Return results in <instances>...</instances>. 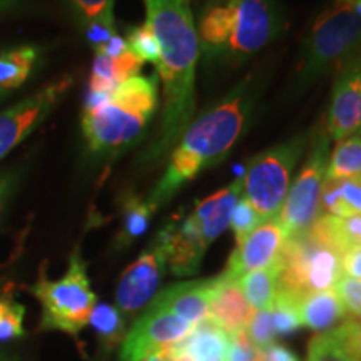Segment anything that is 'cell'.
Wrapping results in <instances>:
<instances>
[{"label": "cell", "instance_id": "816d5d0a", "mask_svg": "<svg viewBox=\"0 0 361 361\" xmlns=\"http://www.w3.org/2000/svg\"><path fill=\"white\" fill-rule=\"evenodd\" d=\"M0 361H2V360H0Z\"/></svg>", "mask_w": 361, "mask_h": 361}, {"label": "cell", "instance_id": "f907efd6", "mask_svg": "<svg viewBox=\"0 0 361 361\" xmlns=\"http://www.w3.org/2000/svg\"><path fill=\"white\" fill-rule=\"evenodd\" d=\"M0 101H2V99H0Z\"/></svg>", "mask_w": 361, "mask_h": 361}, {"label": "cell", "instance_id": "4fadbf2b", "mask_svg": "<svg viewBox=\"0 0 361 361\" xmlns=\"http://www.w3.org/2000/svg\"><path fill=\"white\" fill-rule=\"evenodd\" d=\"M284 231L278 218H271L261 223L258 228L238 245L229 256L228 266L223 271L224 276L239 279L251 271L268 268L279 258L284 245Z\"/></svg>", "mask_w": 361, "mask_h": 361}, {"label": "cell", "instance_id": "e575fe53", "mask_svg": "<svg viewBox=\"0 0 361 361\" xmlns=\"http://www.w3.org/2000/svg\"><path fill=\"white\" fill-rule=\"evenodd\" d=\"M116 34L117 30L114 24V13L99 17L96 20H90L87 24H84V37L90 47L94 49V52L102 49Z\"/></svg>", "mask_w": 361, "mask_h": 361}, {"label": "cell", "instance_id": "30bf717a", "mask_svg": "<svg viewBox=\"0 0 361 361\" xmlns=\"http://www.w3.org/2000/svg\"><path fill=\"white\" fill-rule=\"evenodd\" d=\"M194 324L161 308L151 301V306L135 319L129 333L121 343V361H142L149 355L178 345L192 333Z\"/></svg>", "mask_w": 361, "mask_h": 361}, {"label": "cell", "instance_id": "83f0119b", "mask_svg": "<svg viewBox=\"0 0 361 361\" xmlns=\"http://www.w3.org/2000/svg\"><path fill=\"white\" fill-rule=\"evenodd\" d=\"M279 271H281V264H279L278 258L276 263L268 266V268L251 271V273H247L238 279L239 286H241L246 300L250 301L252 308L264 311L273 306L274 296H276Z\"/></svg>", "mask_w": 361, "mask_h": 361}, {"label": "cell", "instance_id": "ffe728a7", "mask_svg": "<svg viewBox=\"0 0 361 361\" xmlns=\"http://www.w3.org/2000/svg\"><path fill=\"white\" fill-rule=\"evenodd\" d=\"M234 0H211L201 12L200 32L202 49L209 57L223 56L234 29Z\"/></svg>", "mask_w": 361, "mask_h": 361}, {"label": "cell", "instance_id": "1f68e13d", "mask_svg": "<svg viewBox=\"0 0 361 361\" xmlns=\"http://www.w3.org/2000/svg\"><path fill=\"white\" fill-rule=\"evenodd\" d=\"M126 42H128L129 51L141 59L142 62H151V64L157 66L161 59V47L154 32L146 22L141 25L130 27Z\"/></svg>", "mask_w": 361, "mask_h": 361}, {"label": "cell", "instance_id": "8992f818", "mask_svg": "<svg viewBox=\"0 0 361 361\" xmlns=\"http://www.w3.org/2000/svg\"><path fill=\"white\" fill-rule=\"evenodd\" d=\"M361 49V20L343 4L333 6L316 17L305 44L301 79L313 82L341 62L350 61Z\"/></svg>", "mask_w": 361, "mask_h": 361}, {"label": "cell", "instance_id": "603a6c76", "mask_svg": "<svg viewBox=\"0 0 361 361\" xmlns=\"http://www.w3.org/2000/svg\"><path fill=\"white\" fill-rule=\"evenodd\" d=\"M39 61L40 49L35 45H17L0 52V99L24 85Z\"/></svg>", "mask_w": 361, "mask_h": 361}, {"label": "cell", "instance_id": "cb8c5ba5", "mask_svg": "<svg viewBox=\"0 0 361 361\" xmlns=\"http://www.w3.org/2000/svg\"><path fill=\"white\" fill-rule=\"evenodd\" d=\"M298 310H300L301 324L316 333L331 329L346 314L345 306H343L340 296L336 295L335 288L306 296Z\"/></svg>", "mask_w": 361, "mask_h": 361}, {"label": "cell", "instance_id": "f546056e", "mask_svg": "<svg viewBox=\"0 0 361 361\" xmlns=\"http://www.w3.org/2000/svg\"><path fill=\"white\" fill-rule=\"evenodd\" d=\"M89 324L94 328L102 346L111 351L126 338V319L117 306L97 303L90 314Z\"/></svg>", "mask_w": 361, "mask_h": 361}, {"label": "cell", "instance_id": "9c48e42d", "mask_svg": "<svg viewBox=\"0 0 361 361\" xmlns=\"http://www.w3.org/2000/svg\"><path fill=\"white\" fill-rule=\"evenodd\" d=\"M234 29L223 56L233 61L264 49L284 29V12L278 0H234Z\"/></svg>", "mask_w": 361, "mask_h": 361}, {"label": "cell", "instance_id": "681fc988", "mask_svg": "<svg viewBox=\"0 0 361 361\" xmlns=\"http://www.w3.org/2000/svg\"><path fill=\"white\" fill-rule=\"evenodd\" d=\"M360 139H361V129H360Z\"/></svg>", "mask_w": 361, "mask_h": 361}, {"label": "cell", "instance_id": "4dcf8cb0", "mask_svg": "<svg viewBox=\"0 0 361 361\" xmlns=\"http://www.w3.org/2000/svg\"><path fill=\"white\" fill-rule=\"evenodd\" d=\"M271 324H273L274 335L288 336L298 331L303 324H301L300 310L295 301L290 298L278 295L274 296V303L269 308Z\"/></svg>", "mask_w": 361, "mask_h": 361}, {"label": "cell", "instance_id": "e0dca14e", "mask_svg": "<svg viewBox=\"0 0 361 361\" xmlns=\"http://www.w3.org/2000/svg\"><path fill=\"white\" fill-rule=\"evenodd\" d=\"M211 284H213V279L171 284L166 290L157 293L152 303L196 326L209 319Z\"/></svg>", "mask_w": 361, "mask_h": 361}, {"label": "cell", "instance_id": "2e32d148", "mask_svg": "<svg viewBox=\"0 0 361 361\" xmlns=\"http://www.w3.org/2000/svg\"><path fill=\"white\" fill-rule=\"evenodd\" d=\"M255 308L246 300L238 279L224 276L213 278L209 291V319L223 328L228 335L245 331L250 324Z\"/></svg>", "mask_w": 361, "mask_h": 361}, {"label": "cell", "instance_id": "d6986e66", "mask_svg": "<svg viewBox=\"0 0 361 361\" xmlns=\"http://www.w3.org/2000/svg\"><path fill=\"white\" fill-rule=\"evenodd\" d=\"M360 341L361 324L356 319H345L311 338L306 361H361Z\"/></svg>", "mask_w": 361, "mask_h": 361}, {"label": "cell", "instance_id": "d4e9b609", "mask_svg": "<svg viewBox=\"0 0 361 361\" xmlns=\"http://www.w3.org/2000/svg\"><path fill=\"white\" fill-rule=\"evenodd\" d=\"M319 214L338 218L361 214V176L341 180H324L319 196Z\"/></svg>", "mask_w": 361, "mask_h": 361}, {"label": "cell", "instance_id": "7dc6e473", "mask_svg": "<svg viewBox=\"0 0 361 361\" xmlns=\"http://www.w3.org/2000/svg\"><path fill=\"white\" fill-rule=\"evenodd\" d=\"M142 361H164L161 353H154V355H149L147 358H144Z\"/></svg>", "mask_w": 361, "mask_h": 361}, {"label": "cell", "instance_id": "7a4b0ae2", "mask_svg": "<svg viewBox=\"0 0 361 361\" xmlns=\"http://www.w3.org/2000/svg\"><path fill=\"white\" fill-rule=\"evenodd\" d=\"M251 112L252 90L250 80H243L186 129L169 157L164 176L147 197L151 204H166L202 169L223 161L245 133Z\"/></svg>", "mask_w": 361, "mask_h": 361}, {"label": "cell", "instance_id": "7bdbcfd3", "mask_svg": "<svg viewBox=\"0 0 361 361\" xmlns=\"http://www.w3.org/2000/svg\"><path fill=\"white\" fill-rule=\"evenodd\" d=\"M161 355L162 358H164V361H196L186 350L180 348L179 345H174L168 350L161 351Z\"/></svg>", "mask_w": 361, "mask_h": 361}, {"label": "cell", "instance_id": "277c9868", "mask_svg": "<svg viewBox=\"0 0 361 361\" xmlns=\"http://www.w3.org/2000/svg\"><path fill=\"white\" fill-rule=\"evenodd\" d=\"M276 293L300 303L313 293L333 290L343 276V256L310 233L286 238L279 252Z\"/></svg>", "mask_w": 361, "mask_h": 361}, {"label": "cell", "instance_id": "6da1fadb", "mask_svg": "<svg viewBox=\"0 0 361 361\" xmlns=\"http://www.w3.org/2000/svg\"><path fill=\"white\" fill-rule=\"evenodd\" d=\"M146 24L161 47L157 75L164 87L159 134L146 157L156 159L180 141L196 111V66L200 39L191 0H142Z\"/></svg>", "mask_w": 361, "mask_h": 361}, {"label": "cell", "instance_id": "52a82bcc", "mask_svg": "<svg viewBox=\"0 0 361 361\" xmlns=\"http://www.w3.org/2000/svg\"><path fill=\"white\" fill-rule=\"evenodd\" d=\"M306 142L308 135H296L291 141L278 144L252 157L246 166L243 191L246 200L258 211L263 223L276 218L281 211L290 191L291 174L303 154Z\"/></svg>", "mask_w": 361, "mask_h": 361}, {"label": "cell", "instance_id": "8fae6325", "mask_svg": "<svg viewBox=\"0 0 361 361\" xmlns=\"http://www.w3.org/2000/svg\"><path fill=\"white\" fill-rule=\"evenodd\" d=\"M71 85V78H62L0 111V159L24 142L47 119Z\"/></svg>", "mask_w": 361, "mask_h": 361}, {"label": "cell", "instance_id": "c3c4849f", "mask_svg": "<svg viewBox=\"0 0 361 361\" xmlns=\"http://www.w3.org/2000/svg\"><path fill=\"white\" fill-rule=\"evenodd\" d=\"M360 355H361V341H360Z\"/></svg>", "mask_w": 361, "mask_h": 361}, {"label": "cell", "instance_id": "5b68a950", "mask_svg": "<svg viewBox=\"0 0 361 361\" xmlns=\"http://www.w3.org/2000/svg\"><path fill=\"white\" fill-rule=\"evenodd\" d=\"M30 291L42 305L40 329H59L72 336L87 326L94 306L97 305V296L90 288L87 268L79 247L72 251L69 269L64 276L51 281L45 274H40Z\"/></svg>", "mask_w": 361, "mask_h": 361}, {"label": "cell", "instance_id": "7c38bea8", "mask_svg": "<svg viewBox=\"0 0 361 361\" xmlns=\"http://www.w3.org/2000/svg\"><path fill=\"white\" fill-rule=\"evenodd\" d=\"M166 266L164 250L154 238L117 283L116 305L121 313L134 314L154 300Z\"/></svg>", "mask_w": 361, "mask_h": 361}, {"label": "cell", "instance_id": "f35d334b", "mask_svg": "<svg viewBox=\"0 0 361 361\" xmlns=\"http://www.w3.org/2000/svg\"><path fill=\"white\" fill-rule=\"evenodd\" d=\"M335 291L346 311L355 316H361V279L341 276L336 283Z\"/></svg>", "mask_w": 361, "mask_h": 361}, {"label": "cell", "instance_id": "8d00e7d4", "mask_svg": "<svg viewBox=\"0 0 361 361\" xmlns=\"http://www.w3.org/2000/svg\"><path fill=\"white\" fill-rule=\"evenodd\" d=\"M247 336L251 341L258 346L259 350H264L266 346L273 345L274 343V331L273 324H271V314L269 310L264 311H255L250 324H247Z\"/></svg>", "mask_w": 361, "mask_h": 361}, {"label": "cell", "instance_id": "f1b7e54d", "mask_svg": "<svg viewBox=\"0 0 361 361\" xmlns=\"http://www.w3.org/2000/svg\"><path fill=\"white\" fill-rule=\"evenodd\" d=\"M361 176V139L360 135H350V137L338 141L336 147L333 149L331 156L328 157L326 174L324 180H341L360 178Z\"/></svg>", "mask_w": 361, "mask_h": 361}, {"label": "cell", "instance_id": "60d3db41", "mask_svg": "<svg viewBox=\"0 0 361 361\" xmlns=\"http://www.w3.org/2000/svg\"><path fill=\"white\" fill-rule=\"evenodd\" d=\"M343 273L346 276L361 279V246L343 256Z\"/></svg>", "mask_w": 361, "mask_h": 361}, {"label": "cell", "instance_id": "7402d4cb", "mask_svg": "<svg viewBox=\"0 0 361 361\" xmlns=\"http://www.w3.org/2000/svg\"><path fill=\"white\" fill-rule=\"evenodd\" d=\"M308 233L345 256L348 251L361 246V214H351L345 218L319 214L311 224Z\"/></svg>", "mask_w": 361, "mask_h": 361}, {"label": "cell", "instance_id": "74e56055", "mask_svg": "<svg viewBox=\"0 0 361 361\" xmlns=\"http://www.w3.org/2000/svg\"><path fill=\"white\" fill-rule=\"evenodd\" d=\"M69 6L82 25L114 13V0H69Z\"/></svg>", "mask_w": 361, "mask_h": 361}, {"label": "cell", "instance_id": "bcb514c9", "mask_svg": "<svg viewBox=\"0 0 361 361\" xmlns=\"http://www.w3.org/2000/svg\"><path fill=\"white\" fill-rule=\"evenodd\" d=\"M6 194H7V180L4 176H0V214H2V209H4V200H6Z\"/></svg>", "mask_w": 361, "mask_h": 361}, {"label": "cell", "instance_id": "836d02e7", "mask_svg": "<svg viewBox=\"0 0 361 361\" xmlns=\"http://www.w3.org/2000/svg\"><path fill=\"white\" fill-rule=\"evenodd\" d=\"M25 308L8 300H0V343H7L24 335Z\"/></svg>", "mask_w": 361, "mask_h": 361}, {"label": "cell", "instance_id": "9a60e30c", "mask_svg": "<svg viewBox=\"0 0 361 361\" xmlns=\"http://www.w3.org/2000/svg\"><path fill=\"white\" fill-rule=\"evenodd\" d=\"M156 239L164 250L169 271L174 276L184 278L197 273L207 246L201 239L191 216L169 221L156 234Z\"/></svg>", "mask_w": 361, "mask_h": 361}, {"label": "cell", "instance_id": "ab89813d", "mask_svg": "<svg viewBox=\"0 0 361 361\" xmlns=\"http://www.w3.org/2000/svg\"><path fill=\"white\" fill-rule=\"evenodd\" d=\"M261 361H300L298 355L288 346L273 343V345L266 346L261 350Z\"/></svg>", "mask_w": 361, "mask_h": 361}, {"label": "cell", "instance_id": "44dd1931", "mask_svg": "<svg viewBox=\"0 0 361 361\" xmlns=\"http://www.w3.org/2000/svg\"><path fill=\"white\" fill-rule=\"evenodd\" d=\"M144 62L133 52L128 51L121 57H107L104 54H96L90 69L89 92L109 94L117 85L134 75H139Z\"/></svg>", "mask_w": 361, "mask_h": 361}, {"label": "cell", "instance_id": "4316f807", "mask_svg": "<svg viewBox=\"0 0 361 361\" xmlns=\"http://www.w3.org/2000/svg\"><path fill=\"white\" fill-rule=\"evenodd\" d=\"M156 209L149 200H142L135 194L124 196L121 204V229L116 238L117 247H128L135 239L144 236Z\"/></svg>", "mask_w": 361, "mask_h": 361}, {"label": "cell", "instance_id": "f6af8a7d", "mask_svg": "<svg viewBox=\"0 0 361 361\" xmlns=\"http://www.w3.org/2000/svg\"><path fill=\"white\" fill-rule=\"evenodd\" d=\"M338 4H343L348 8H351L356 13V17L361 20V0H335Z\"/></svg>", "mask_w": 361, "mask_h": 361}, {"label": "cell", "instance_id": "ba28073f", "mask_svg": "<svg viewBox=\"0 0 361 361\" xmlns=\"http://www.w3.org/2000/svg\"><path fill=\"white\" fill-rule=\"evenodd\" d=\"M328 147V134L324 130L316 133L303 168L288 191L281 211L276 216L286 238L303 236L319 216V196L329 157Z\"/></svg>", "mask_w": 361, "mask_h": 361}, {"label": "cell", "instance_id": "ee69618b", "mask_svg": "<svg viewBox=\"0 0 361 361\" xmlns=\"http://www.w3.org/2000/svg\"><path fill=\"white\" fill-rule=\"evenodd\" d=\"M20 0H0V16L16 12L17 8H20Z\"/></svg>", "mask_w": 361, "mask_h": 361}, {"label": "cell", "instance_id": "d6a6232c", "mask_svg": "<svg viewBox=\"0 0 361 361\" xmlns=\"http://www.w3.org/2000/svg\"><path fill=\"white\" fill-rule=\"evenodd\" d=\"M261 223H263V219H261L258 211L252 207L251 202L247 201L245 196L239 197L236 206H234L231 221H229L238 245L241 241H245V239L250 236V234L255 231Z\"/></svg>", "mask_w": 361, "mask_h": 361}, {"label": "cell", "instance_id": "5bb4252c", "mask_svg": "<svg viewBox=\"0 0 361 361\" xmlns=\"http://www.w3.org/2000/svg\"><path fill=\"white\" fill-rule=\"evenodd\" d=\"M361 129V61L346 66L333 87L324 133L333 141L353 135Z\"/></svg>", "mask_w": 361, "mask_h": 361}, {"label": "cell", "instance_id": "484cf974", "mask_svg": "<svg viewBox=\"0 0 361 361\" xmlns=\"http://www.w3.org/2000/svg\"><path fill=\"white\" fill-rule=\"evenodd\" d=\"M178 345L196 361H223L228 351L229 335L211 319H206L196 324L191 335Z\"/></svg>", "mask_w": 361, "mask_h": 361}, {"label": "cell", "instance_id": "d590c367", "mask_svg": "<svg viewBox=\"0 0 361 361\" xmlns=\"http://www.w3.org/2000/svg\"><path fill=\"white\" fill-rule=\"evenodd\" d=\"M224 361H261V350L246 331H238L229 335V345Z\"/></svg>", "mask_w": 361, "mask_h": 361}, {"label": "cell", "instance_id": "3957f363", "mask_svg": "<svg viewBox=\"0 0 361 361\" xmlns=\"http://www.w3.org/2000/svg\"><path fill=\"white\" fill-rule=\"evenodd\" d=\"M157 79L134 75L82 112V134L97 154L119 152L144 134L157 109Z\"/></svg>", "mask_w": 361, "mask_h": 361}, {"label": "cell", "instance_id": "ac0fdd59", "mask_svg": "<svg viewBox=\"0 0 361 361\" xmlns=\"http://www.w3.org/2000/svg\"><path fill=\"white\" fill-rule=\"evenodd\" d=\"M241 192L243 180L234 179V183L229 184V186L211 194L209 197H206L204 201H201L200 204L194 207L191 219L196 224L200 236L207 247L229 226L234 206L241 197Z\"/></svg>", "mask_w": 361, "mask_h": 361}, {"label": "cell", "instance_id": "b9f144b4", "mask_svg": "<svg viewBox=\"0 0 361 361\" xmlns=\"http://www.w3.org/2000/svg\"><path fill=\"white\" fill-rule=\"evenodd\" d=\"M128 51H129V47H128V42H126V39L121 37L119 34H116L114 37H112L109 42L104 45L102 49H99L96 54H104V56H107V57H121Z\"/></svg>", "mask_w": 361, "mask_h": 361}]
</instances>
